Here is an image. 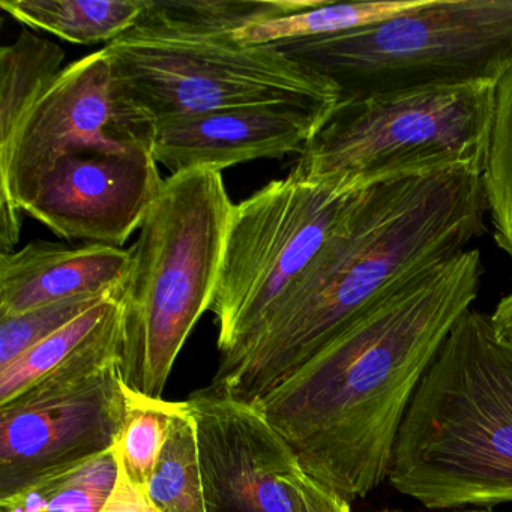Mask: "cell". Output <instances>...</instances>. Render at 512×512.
<instances>
[{"mask_svg":"<svg viewBox=\"0 0 512 512\" xmlns=\"http://www.w3.org/2000/svg\"><path fill=\"white\" fill-rule=\"evenodd\" d=\"M388 482L427 509L512 503V344L470 308L401 422Z\"/></svg>","mask_w":512,"mask_h":512,"instance_id":"obj_3","label":"cell"},{"mask_svg":"<svg viewBox=\"0 0 512 512\" xmlns=\"http://www.w3.org/2000/svg\"><path fill=\"white\" fill-rule=\"evenodd\" d=\"M122 295L113 296L77 317L61 331L0 368V406L16 400L41 380L67 367L94 344L122 314Z\"/></svg>","mask_w":512,"mask_h":512,"instance_id":"obj_20","label":"cell"},{"mask_svg":"<svg viewBox=\"0 0 512 512\" xmlns=\"http://www.w3.org/2000/svg\"><path fill=\"white\" fill-rule=\"evenodd\" d=\"M427 4L428 0H377L352 4H332L319 0V4L310 10L247 26L235 32L232 38L242 44L274 46L290 41L331 37L412 13Z\"/></svg>","mask_w":512,"mask_h":512,"instance_id":"obj_19","label":"cell"},{"mask_svg":"<svg viewBox=\"0 0 512 512\" xmlns=\"http://www.w3.org/2000/svg\"><path fill=\"white\" fill-rule=\"evenodd\" d=\"M482 172L398 176L356 193L304 277L209 388L257 403L404 278L469 250L485 232Z\"/></svg>","mask_w":512,"mask_h":512,"instance_id":"obj_2","label":"cell"},{"mask_svg":"<svg viewBox=\"0 0 512 512\" xmlns=\"http://www.w3.org/2000/svg\"><path fill=\"white\" fill-rule=\"evenodd\" d=\"M131 266V248L29 242L22 250L0 254V316L76 296L122 292Z\"/></svg>","mask_w":512,"mask_h":512,"instance_id":"obj_14","label":"cell"},{"mask_svg":"<svg viewBox=\"0 0 512 512\" xmlns=\"http://www.w3.org/2000/svg\"><path fill=\"white\" fill-rule=\"evenodd\" d=\"M233 205L223 175H170L131 247L122 293L119 370L125 386L163 398L173 365L196 323L209 311Z\"/></svg>","mask_w":512,"mask_h":512,"instance_id":"obj_4","label":"cell"},{"mask_svg":"<svg viewBox=\"0 0 512 512\" xmlns=\"http://www.w3.org/2000/svg\"><path fill=\"white\" fill-rule=\"evenodd\" d=\"M482 184L494 242L512 259V68L496 85Z\"/></svg>","mask_w":512,"mask_h":512,"instance_id":"obj_22","label":"cell"},{"mask_svg":"<svg viewBox=\"0 0 512 512\" xmlns=\"http://www.w3.org/2000/svg\"><path fill=\"white\" fill-rule=\"evenodd\" d=\"M208 512H296L292 446L254 403L211 388L188 398Z\"/></svg>","mask_w":512,"mask_h":512,"instance_id":"obj_12","label":"cell"},{"mask_svg":"<svg viewBox=\"0 0 512 512\" xmlns=\"http://www.w3.org/2000/svg\"><path fill=\"white\" fill-rule=\"evenodd\" d=\"M296 512H352L349 500L314 481L299 466L290 476Z\"/></svg>","mask_w":512,"mask_h":512,"instance_id":"obj_25","label":"cell"},{"mask_svg":"<svg viewBox=\"0 0 512 512\" xmlns=\"http://www.w3.org/2000/svg\"><path fill=\"white\" fill-rule=\"evenodd\" d=\"M0 8L20 25L68 43H115L142 17L146 0H2Z\"/></svg>","mask_w":512,"mask_h":512,"instance_id":"obj_15","label":"cell"},{"mask_svg":"<svg viewBox=\"0 0 512 512\" xmlns=\"http://www.w3.org/2000/svg\"><path fill=\"white\" fill-rule=\"evenodd\" d=\"M382 512H401V511H382ZM458 512H490V511H458Z\"/></svg>","mask_w":512,"mask_h":512,"instance_id":"obj_28","label":"cell"},{"mask_svg":"<svg viewBox=\"0 0 512 512\" xmlns=\"http://www.w3.org/2000/svg\"><path fill=\"white\" fill-rule=\"evenodd\" d=\"M274 46L328 77L341 101L434 86L497 85L512 68V0H428L376 25Z\"/></svg>","mask_w":512,"mask_h":512,"instance_id":"obj_5","label":"cell"},{"mask_svg":"<svg viewBox=\"0 0 512 512\" xmlns=\"http://www.w3.org/2000/svg\"><path fill=\"white\" fill-rule=\"evenodd\" d=\"M64 49L23 29L0 50V158L5 157L32 107L64 71Z\"/></svg>","mask_w":512,"mask_h":512,"instance_id":"obj_17","label":"cell"},{"mask_svg":"<svg viewBox=\"0 0 512 512\" xmlns=\"http://www.w3.org/2000/svg\"><path fill=\"white\" fill-rule=\"evenodd\" d=\"M319 0H146L134 28L188 37H232L277 17L302 13Z\"/></svg>","mask_w":512,"mask_h":512,"instance_id":"obj_16","label":"cell"},{"mask_svg":"<svg viewBox=\"0 0 512 512\" xmlns=\"http://www.w3.org/2000/svg\"><path fill=\"white\" fill-rule=\"evenodd\" d=\"M328 113L256 106L179 116L157 124L154 158L176 173L223 172L248 161L301 154Z\"/></svg>","mask_w":512,"mask_h":512,"instance_id":"obj_13","label":"cell"},{"mask_svg":"<svg viewBox=\"0 0 512 512\" xmlns=\"http://www.w3.org/2000/svg\"><path fill=\"white\" fill-rule=\"evenodd\" d=\"M496 85L434 86L340 101L293 172L352 190L419 173L484 172Z\"/></svg>","mask_w":512,"mask_h":512,"instance_id":"obj_6","label":"cell"},{"mask_svg":"<svg viewBox=\"0 0 512 512\" xmlns=\"http://www.w3.org/2000/svg\"><path fill=\"white\" fill-rule=\"evenodd\" d=\"M118 472L113 448L0 497V512H100L115 488Z\"/></svg>","mask_w":512,"mask_h":512,"instance_id":"obj_18","label":"cell"},{"mask_svg":"<svg viewBox=\"0 0 512 512\" xmlns=\"http://www.w3.org/2000/svg\"><path fill=\"white\" fill-rule=\"evenodd\" d=\"M157 122L113 73L104 49L64 68L23 121L0 158V218L16 220L17 202L58 161L86 152H152Z\"/></svg>","mask_w":512,"mask_h":512,"instance_id":"obj_9","label":"cell"},{"mask_svg":"<svg viewBox=\"0 0 512 512\" xmlns=\"http://www.w3.org/2000/svg\"><path fill=\"white\" fill-rule=\"evenodd\" d=\"M481 277V253L469 248L398 281L254 403L308 476L349 502L388 479L410 401Z\"/></svg>","mask_w":512,"mask_h":512,"instance_id":"obj_1","label":"cell"},{"mask_svg":"<svg viewBox=\"0 0 512 512\" xmlns=\"http://www.w3.org/2000/svg\"><path fill=\"white\" fill-rule=\"evenodd\" d=\"M491 322L499 337L512 344V292L500 299L491 314Z\"/></svg>","mask_w":512,"mask_h":512,"instance_id":"obj_27","label":"cell"},{"mask_svg":"<svg viewBox=\"0 0 512 512\" xmlns=\"http://www.w3.org/2000/svg\"><path fill=\"white\" fill-rule=\"evenodd\" d=\"M122 293L124 290L106 295L76 296L41 305L25 313L0 316V368L19 358L35 344L61 331L95 305Z\"/></svg>","mask_w":512,"mask_h":512,"instance_id":"obj_24","label":"cell"},{"mask_svg":"<svg viewBox=\"0 0 512 512\" xmlns=\"http://www.w3.org/2000/svg\"><path fill=\"white\" fill-rule=\"evenodd\" d=\"M118 457V455H116ZM119 461V460H118ZM100 512H161L149 499L146 490L134 484L128 478L122 464L119 463L118 479L109 499Z\"/></svg>","mask_w":512,"mask_h":512,"instance_id":"obj_26","label":"cell"},{"mask_svg":"<svg viewBox=\"0 0 512 512\" xmlns=\"http://www.w3.org/2000/svg\"><path fill=\"white\" fill-rule=\"evenodd\" d=\"M164 182L152 152H86L50 167L17 208L59 238L122 248Z\"/></svg>","mask_w":512,"mask_h":512,"instance_id":"obj_11","label":"cell"},{"mask_svg":"<svg viewBox=\"0 0 512 512\" xmlns=\"http://www.w3.org/2000/svg\"><path fill=\"white\" fill-rule=\"evenodd\" d=\"M146 493L161 512H208L196 421L188 401H179Z\"/></svg>","mask_w":512,"mask_h":512,"instance_id":"obj_21","label":"cell"},{"mask_svg":"<svg viewBox=\"0 0 512 512\" xmlns=\"http://www.w3.org/2000/svg\"><path fill=\"white\" fill-rule=\"evenodd\" d=\"M127 413L119 362L41 380L0 406V497L115 448Z\"/></svg>","mask_w":512,"mask_h":512,"instance_id":"obj_10","label":"cell"},{"mask_svg":"<svg viewBox=\"0 0 512 512\" xmlns=\"http://www.w3.org/2000/svg\"><path fill=\"white\" fill-rule=\"evenodd\" d=\"M128 97L155 122L218 110L293 106L331 115L334 82L275 46L133 28L104 47Z\"/></svg>","mask_w":512,"mask_h":512,"instance_id":"obj_7","label":"cell"},{"mask_svg":"<svg viewBox=\"0 0 512 512\" xmlns=\"http://www.w3.org/2000/svg\"><path fill=\"white\" fill-rule=\"evenodd\" d=\"M358 191L292 170L233 205L209 307L221 358L245 346L304 277Z\"/></svg>","mask_w":512,"mask_h":512,"instance_id":"obj_8","label":"cell"},{"mask_svg":"<svg viewBox=\"0 0 512 512\" xmlns=\"http://www.w3.org/2000/svg\"><path fill=\"white\" fill-rule=\"evenodd\" d=\"M179 401L146 397L127 388V413L115 451L134 484L148 490Z\"/></svg>","mask_w":512,"mask_h":512,"instance_id":"obj_23","label":"cell"}]
</instances>
